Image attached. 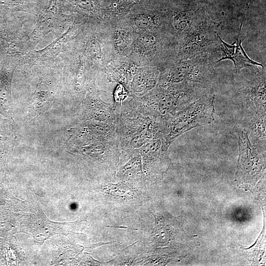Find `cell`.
<instances>
[{"label": "cell", "mask_w": 266, "mask_h": 266, "mask_svg": "<svg viewBox=\"0 0 266 266\" xmlns=\"http://www.w3.org/2000/svg\"><path fill=\"white\" fill-rule=\"evenodd\" d=\"M214 95L206 94L181 109L161 119V131L168 146L177 137L197 127L210 124L214 119Z\"/></svg>", "instance_id": "1"}, {"label": "cell", "mask_w": 266, "mask_h": 266, "mask_svg": "<svg viewBox=\"0 0 266 266\" xmlns=\"http://www.w3.org/2000/svg\"><path fill=\"white\" fill-rule=\"evenodd\" d=\"M177 44L163 32L137 33L127 59L137 66H153L159 70L175 57Z\"/></svg>", "instance_id": "2"}, {"label": "cell", "mask_w": 266, "mask_h": 266, "mask_svg": "<svg viewBox=\"0 0 266 266\" xmlns=\"http://www.w3.org/2000/svg\"><path fill=\"white\" fill-rule=\"evenodd\" d=\"M212 56L203 54L168 63L159 70L157 86L182 83L211 85L214 71Z\"/></svg>", "instance_id": "3"}, {"label": "cell", "mask_w": 266, "mask_h": 266, "mask_svg": "<svg viewBox=\"0 0 266 266\" xmlns=\"http://www.w3.org/2000/svg\"><path fill=\"white\" fill-rule=\"evenodd\" d=\"M218 25L206 15L197 26L178 44L173 61L209 54L213 55L220 51Z\"/></svg>", "instance_id": "4"}, {"label": "cell", "mask_w": 266, "mask_h": 266, "mask_svg": "<svg viewBox=\"0 0 266 266\" xmlns=\"http://www.w3.org/2000/svg\"><path fill=\"white\" fill-rule=\"evenodd\" d=\"M125 18L137 33H166V0H140Z\"/></svg>", "instance_id": "5"}, {"label": "cell", "mask_w": 266, "mask_h": 266, "mask_svg": "<svg viewBox=\"0 0 266 266\" xmlns=\"http://www.w3.org/2000/svg\"><path fill=\"white\" fill-rule=\"evenodd\" d=\"M206 15L199 9L186 8L177 0H166V32L177 46Z\"/></svg>", "instance_id": "6"}, {"label": "cell", "mask_w": 266, "mask_h": 266, "mask_svg": "<svg viewBox=\"0 0 266 266\" xmlns=\"http://www.w3.org/2000/svg\"><path fill=\"white\" fill-rule=\"evenodd\" d=\"M236 132L239 151L236 176L241 180H256L264 171L266 150L253 145L241 128H238Z\"/></svg>", "instance_id": "7"}, {"label": "cell", "mask_w": 266, "mask_h": 266, "mask_svg": "<svg viewBox=\"0 0 266 266\" xmlns=\"http://www.w3.org/2000/svg\"><path fill=\"white\" fill-rule=\"evenodd\" d=\"M235 100L242 105L252 102L266 109V70L250 71L238 77L234 85Z\"/></svg>", "instance_id": "8"}, {"label": "cell", "mask_w": 266, "mask_h": 266, "mask_svg": "<svg viewBox=\"0 0 266 266\" xmlns=\"http://www.w3.org/2000/svg\"><path fill=\"white\" fill-rule=\"evenodd\" d=\"M103 20L107 32L112 60L127 58L131 52L136 33L125 17Z\"/></svg>", "instance_id": "9"}, {"label": "cell", "mask_w": 266, "mask_h": 266, "mask_svg": "<svg viewBox=\"0 0 266 266\" xmlns=\"http://www.w3.org/2000/svg\"><path fill=\"white\" fill-rule=\"evenodd\" d=\"M242 129L248 135L251 143L266 150V109L252 102L242 105Z\"/></svg>", "instance_id": "10"}, {"label": "cell", "mask_w": 266, "mask_h": 266, "mask_svg": "<svg viewBox=\"0 0 266 266\" xmlns=\"http://www.w3.org/2000/svg\"><path fill=\"white\" fill-rule=\"evenodd\" d=\"M242 24H241L240 30L237 39L232 44L230 45L225 42L219 37L221 46L220 51L221 52V58L216 61V63L221 61L229 59L232 60L234 65L235 73L239 72L243 68H248L250 71L259 69L257 66H261L264 68L263 65L256 62L249 58L241 45V40L239 36Z\"/></svg>", "instance_id": "11"}, {"label": "cell", "mask_w": 266, "mask_h": 266, "mask_svg": "<svg viewBox=\"0 0 266 266\" xmlns=\"http://www.w3.org/2000/svg\"><path fill=\"white\" fill-rule=\"evenodd\" d=\"M138 66L127 59L113 60L102 70L111 79L129 87V82L134 75Z\"/></svg>", "instance_id": "12"}, {"label": "cell", "mask_w": 266, "mask_h": 266, "mask_svg": "<svg viewBox=\"0 0 266 266\" xmlns=\"http://www.w3.org/2000/svg\"><path fill=\"white\" fill-rule=\"evenodd\" d=\"M140 0H100L102 20L125 17Z\"/></svg>", "instance_id": "13"}, {"label": "cell", "mask_w": 266, "mask_h": 266, "mask_svg": "<svg viewBox=\"0 0 266 266\" xmlns=\"http://www.w3.org/2000/svg\"><path fill=\"white\" fill-rule=\"evenodd\" d=\"M160 74L156 66H138L132 82V89L134 92H147L157 85Z\"/></svg>", "instance_id": "14"}, {"label": "cell", "mask_w": 266, "mask_h": 266, "mask_svg": "<svg viewBox=\"0 0 266 266\" xmlns=\"http://www.w3.org/2000/svg\"><path fill=\"white\" fill-rule=\"evenodd\" d=\"M69 8L87 18L102 20L100 0H66Z\"/></svg>", "instance_id": "15"}]
</instances>
